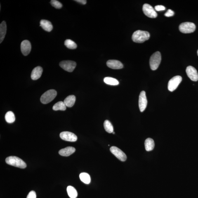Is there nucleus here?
Segmentation results:
<instances>
[{
    "mask_svg": "<svg viewBox=\"0 0 198 198\" xmlns=\"http://www.w3.org/2000/svg\"><path fill=\"white\" fill-rule=\"evenodd\" d=\"M150 37V34L147 31L137 30L133 33L132 39L135 43H142L148 40Z\"/></svg>",
    "mask_w": 198,
    "mask_h": 198,
    "instance_id": "obj_1",
    "label": "nucleus"
},
{
    "mask_svg": "<svg viewBox=\"0 0 198 198\" xmlns=\"http://www.w3.org/2000/svg\"><path fill=\"white\" fill-rule=\"evenodd\" d=\"M5 161L7 164L21 168H25L27 164L20 158L15 156H10L6 158Z\"/></svg>",
    "mask_w": 198,
    "mask_h": 198,
    "instance_id": "obj_2",
    "label": "nucleus"
},
{
    "mask_svg": "<svg viewBox=\"0 0 198 198\" xmlns=\"http://www.w3.org/2000/svg\"><path fill=\"white\" fill-rule=\"evenodd\" d=\"M161 57L160 52L157 51L151 56L149 61L150 67L152 70H156L159 67L161 61Z\"/></svg>",
    "mask_w": 198,
    "mask_h": 198,
    "instance_id": "obj_3",
    "label": "nucleus"
},
{
    "mask_svg": "<svg viewBox=\"0 0 198 198\" xmlns=\"http://www.w3.org/2000/svg\"><path fill=\"white\" fill-rule=\"evenodd\" d=\"M57 95V92L55 90L53 89L48 90L41 95V101L43 104L49 103L55 98Z\"/></svg>",
    "mask_w": 198,
    "mask_h": 198,
    "instance_id": "obj_4",
    "label": "nucleus"
},
{
    "mask_svg": "<svg viewBox=\"0 0 198 198\" xmlns=\"http://www.w3.org/2000/svg\"><path fill=\"white\" fill-rule=\"evenodd\" d=\"M196 27L192 22H185L180 24L179 29L180 32L184 34H190L195 31Z\"/></svg>",
    "mask_w": 198,
    "mask_h": 198,
    "instance_id": "obj_5",
    "label": "nucleus"
},
{
    "mask_svg": "<svg viewBox=\"0 0 198 198\" xmlns=\"http://www.w3.org/2000/svg\"><path fill=\"white\" fill-rule=\"evenodd\" d=\"M182 81L181 76H177L171 78L169 81L168 85V90L173 92L176 90Z\"/></svg>",
    "mask_w": 198,
    "mask_h": 198,
    "instance_id": "obj_6",
    "label": "nucleus"
},
{
    "mask_svg": "<svg viewBox=\"0 0 198 198\" xmlns=\"http://www.w3.org/2000/svg\"><path fill=\"white\" fill-rule=\"evenodd\" d=\"M60 66L64 70L71 72H72L75 69L76 63V62L72 61H63L60 62Z\"/></svg>",
    "mask_w": 198,
    "mask_h": 198,
    "instance_id": "obj_7",
    "label": "nucleus"
},
{
    "mask_svg": "<svg viewBox=\"0 0 198 198\" xmlns=\"http://www.w3.org/2000/svg\"><path fill=\"white\" fill-rule=\"evenodd\" d=\"M142 10L144 14L149 18H155L157 16L155 10L150 5L147 3L144 5Z\"/></svg>",
    "mask_w": 198,
    "mask_h": 198,
    "instance_id": "obj_8",
    "label": "nucleus"
},
{
    "mask_svg": "<svg viewBox=\"0 0 198 198\" xmlns=\"http://www.w3.org/2000/svg\"><path fill=\"white\" fill-rule=\"evenodd\" d=\"M110 151L111 153L119 160L122 161H124L126 160V154L118 147L114 146L112 147H111Z\"/></svg>",
    "mask_w": 198,
    "mask_h": 198,
    "instance_id": "obj_9",
    "label": "nucleus"
},
{
    "mask_svg": "<svg viewBox=\"0 0 198 198\" xmlns=\"http://www.w3.org/2000/svg\"><path fill=\"white\" fill-rule=\"evenodd\" d=\"M60 138L62 140L69 142H75L77 140V136L74 133L68 131H64L60 134Z\"/></svg>",
    "mask_w": 198,
    "mask_h": 198,
    "instance_id": "obj_10",
    "label": "nucleus"
},
{
    "mask_svg": "<svg viewBox=\"0 0 198 198\" xmlns=\"http://www.w3.org/2000/svg\"><path fill=\"white\" fill-rule=\"evenodd\" d=\"M147 100L145 91L140 92L139 98V107L141 112H143L146 108L147 105Z\"/></svg>",
    "mask_w": 198,
    "mask_h": 198,
    "instance_id": "obj_11",
    "label": "nucleus"
},
{
    "mask_svg": "<svg viewBox=\"0 0 198 198\" xmlns=\"http://www.w3.org/2000/svg\"><path fill=\"white\" fill-rule=\"evenodd\" d=\"M187 76L192 81H196L198 80V74L196 69L192 66H189L186 69Z\"/></svg>",
    "mask_w": 198,
    "mask_h": 198,
    "instance_id": "obj_12",
    "label": "nucleus"
},
{
    "mask_svg": "<svg viewBox=\"0 0 198 198\" xmlns=\"http://www.w3.org/2000/svg\"><path fill=\"white\" fill-rule=\"evenodd\" d=\"M21 49L22 54L25 56L28 55L31 50V45L30 41L24 40L22 41L21 45Z\"/></svg>",
    "mask_w": 198,
    "mask_h": 198,
    "instance_id": "obj_13",
    "label": "nucleus"
},
{
    "mask_svg": "<svg viewBox=\"0 0 198 198\" xmlns=\"http://www.w3.org/2000/svg\"><path fill=\"white\" fill-rule=\"evenodd\" d=\"M107 67L112 69H118L123 68L122 63L117 60H109L107 62Z\"/></svg>",
    "mask_w": 198,
    "mask_h": 198,
    "instance_id": "obj_14",
    "label": "nucleus"
},
{
    "mask_svg": "<svg viewBox=\"0 0 198 198\" xmlns=\"http://www.w3.org/2000/svg\"><path fill=\"white\" fill-rule=\"evenodd\" d=\"M43 69L40 66L33 69L31 74V78L33 80H36L40 78L43 73Z\"/></svg>",
    "mask_w": 198,
    "mask_h": 198,
    "instance_id": "obj_15",
    "label": "nucleus"
},
{
    "mask_svg": "<svg viewBox=\"0 0 198 198\" xmlns=\"http://www.w3.org/2000/svg\"><path fill=\"white\" fill-rule=\"evenodd\" d=\"M76 149L74 147H68L61 149L59 151V154L62 156L67 157L74 153Z\"/></svg>",
    "mask_w": 198,
    "mask_h": 198,
    "instance_id": "obj_16",
    "label": "nucleus"
},
{
    "mask_svg": "<svg viewBox=\"0 0 198 198\" xmlns=\"http://www.w3.org/2000/svg\"><path fill=\"white\" fill-rule=\"evenodd\" d=\"M40 26L44 30L48 32H51L53 28V26L51 22L47 20H41Z\"/></svg>",
    "mask_w": 198,
    "mask_h": 198,
    "instance_id": "obj_17",
    "label": "nucleus"
},
{
    "mask_svg": "<svg viewBox=\"0 0 198 198\" xmlns=\"http://www.w3.org/2000/svg\"><path fill=\"white\" fill-rule=\"evenodd\" d=\"M76 101V97L74 95L68 96L64 100V102L66 106L71 107L73 106Z\"/></svg>",
    "mask_w": 198,
    "mask_h": 198,
    "instance_id": "obj_18",
    "label": "nucleus"
},
{
    "mask_svg": "<svg viewBox=\"0 0 198 198\" xmlns=\"http://www.w3.org/2000/svg\"><path fill=\"white\" fill-rule=\"evenodd\" d=\"M7 26L6 22L3 21L0 24V43L2 42L6 35Z\"/></svg>",
    "mask_w": 198,
    "mask_h": 198,
    "instance_id": "obj_19",
    "label": "nucleus"
},
{
    "mask_svg": "<svg viewBox=\"0 0 198 198\" xmlns=\"http://www.w3.org/2000/svg\"><path fill=\"white\" fill-rule=\"evenodd\" d=\"M145 148L147 151H152L153 150L154 147V143L153 140L152 138H147L145 142Z\"/></svg>",
    "mask_w": 198,
    "mask_h": 198,
    "instance_id": "obj_20",
    "label": "nucleus"
},
{
    "mask_svg": "<svg viewBox=\"0 0 198 198\" xmlns=\"http://www.w3.org/2000/svg\"><path fill=\"white\" fill-rule=\"evenodd\" d=\"M67 192L69 197L71 198H76L77 197L78 192L74 187L71 186L68 187Z\"/></svg>",
    "mask_w": 198,
    "mask_h": 198,
    "instance_id": "obj_21",
    "label": "nucleus"
},
{
    "mask_svg": "<svg viewBox=\"0 0 198 198\" xmlns=\"http://www.w3.org/2000/svg\"><path fill=\"white\" fill-rule=\"evenodd\" d=\"M5 119L7 122L9 123H13L15 121V114L12 111H8L5 114Z\"/></svg>",
    "mask_w": 198,
    "mask_h": 198,
    "instance_id": "obj_22",
    "label": "nucleus"
},
{
    "mask_svg": "<svg viewBox=\"0 0 198 198\" xmlns=\"http://www.w3.org/2000/svg\"><path fill=\"white\" fill-rule=\"evenodd\" d=\"M66 107L64 102L59 101L57 102L54 105L53 107V110L57 111H65L66 109Z\"/></svg>",
    "mask_w": 198,
    "mask_h": 198,
    "instance_id": "obj_23",
    "label": "nucleus"
},
{
    "mask_svg": "<svg viewBox=\"0 0 198 198\" xmlns=\"http://www.w3.org/2000/svg\"><path fill=\"white\" fill-rule=\"evenodd\" d=\"M104 82L107 84L116 86L119 84V82L117 79L111 77H106L104 79Z\"/></svg>",
    "mask_w": 198,
    "mask_h": 198,
    "instance_id": "obj_24",
    "label": "nucleus"
},
{
    "mask_svg": "<svg viewBox=\"0 0 198 198\" xmlns=\"http://www.w3.org/2000/svg\"><path fill=\"white\" fill-rule=\"evenodd\" d=\"M79 177L81 181L85 184H89L91 181V178L90 175L87 173H81Z\"/></svg>",
    "mask_w": 198,
    "mask_h": 198,
    "instance_id": "obj_25",
    "label": "nucleus"
},
{
    "mask_svg": "<svg viewBox=\"0 0 198 198\" xmlns=\"http://www.w3.org/2000/svg\"><path fill=\"white\" fill-rule=\"evenodd\" d=\"M104 127L106 131L109 133H112L114 132V127L110 121L106 120L104 124Z\"/></svg>",
    "mask_w": 198,
    "mask_h": 198,
    "instance_id": "obj_26",
    "label": "nucleus"
},
{
    "mask_svg": "<svg viewBox=\"0 0 198 198\" xmlns=\"http://www.w3.org/2000/svg\"><path fill=\"white\" fill-rule=\"evenodd\" d=\"M64 44L69 49H75L77 47L76 43L71 39L66 40L64 42Z\"/></svg>",
    "mask_w": 198,
    "mask_h": 198,
    "instance_id": "obj_27",
    "label": "nucleus"
},
{
    "mask_svg": "<svg viewBox=\"0 0 198 198\" xmlns=\"http://www.w3.org/2000/svg\"><path fill=\"white\" fill-rule=\"evenodd\" d=\"M50 3H51L52 6L57 8V9H60V8H62V3H61L60 2L56 1V0H51L50 1Z\"/></svg>",
    "mask_w": 198,
    "mask_h": 198,
    "instance_id": "obj_28",
    "label": "nucleus"
},
{
    "mask_svg": "<svg viewBox=\"0 0 198 198\" xmlns=\"http://www.w3.org/2000/svg\"><path fill=\"white\" fill-rule=\"evenodd\" d=\"M174 15V12L171 9H168L166 13L165 14V16L170 17L173 16Z\"/></svg>",
    "mask_w": 198,
    "mask_h": 198,
    "instance_id": "obj_29",
    "label": "nucleus"
},
{
    "mask_svg": "<svg viewBox=\"0 0 198 198\" xmlns=\"http://www.w3.org/2000/svg\"><path fill=\"white\" fill-rule=\"evenodd\" d=\"M36 195L35 192L34 191H31L29 193L27 196V198H36Z\"/></svg>",
    "mask_w": 198,
    "mask_h": 198,
    "instance_id": "obj_30",
    "label": "nucleus"
},
{
    "mask_svg": "<svg viewBox=\"0 0 198 198\" xmlns=\"http://www.w3.org/2000/svg\"><path fill=\"white\" fill-rule=\"evenodd\" d=\"M155 9L157 11H163L166 9L164 6L162 5H157L155 7Z\"/></svg>",
    "mask_w": 198,
    "mask_h": 198,
    "instance_id": "obj_31",
    "label": "nucleus"
},
{
    "mask_svg": "<svg viewBox=\"0 0 198 198\" xmlns=\"http://www.w3.org/2000/svg\"><path fill=\"white\" fill-rule=\"evenodd\" d=\"M74 1L83 5H85L87 3V1L86 0H76Z\"/></svg>",
    "mask_w": 198,
    "mask_h": 198,
    "instance_id": "obj_32",
    "label": "nucleus"
},
{
    "mask_svg": "<svg viewBox=\"0 0 198 198\" xmlns=\"http://www.w3.org/2000/svg\"><path fill=\"white\" fill-rule=\"evenodd\" d=\"M112 133H113V134H115V133H114V132H113Z\"/></svg>",
    "mask_w": 198,
    "mask_h": 198,
    "instance_id": "obj_33",
    "label": "nucleus"
},
{
    "mask_svg": "<svg viewBox=\"0 0 198 198\" xmlns=\"http://www.w3.org/2000/svg\"><path fill=\"white\" fill-rule=\"evenodd\" d=\"M197 55H198V51H197Z\"/></svg>",
    "mask_w": 198,
    "mask_h": 198,
    "instance_id": "obj_34",
    "label": "nucleus"
}]
</instances>
